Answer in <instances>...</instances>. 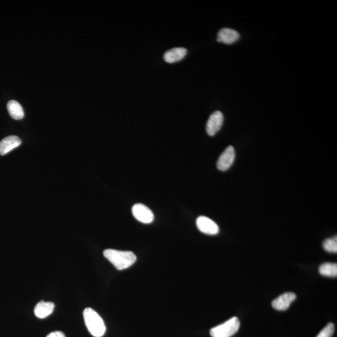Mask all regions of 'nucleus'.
I'll return each instance as SVG.
<instances>
[{
    "mask_svg": "<svg viewBox=\"0 0 337 337\" xmlns=\"http://www.w3.org/2000/svg\"><path fill=\"white\" fill-rule=\"evenodd\" d=\"M104 256L119 271L129 268L137 260L136 255L131 251H121L115 249H106Z\"/></svg>",
    "mask_w": 337,
    "mask_h": 337,
    "instance_id": "obj_1",
    "label": "nucleus"
},
{
    "mask_svg": "<svg viewBox=\"0 0 337 337\" xmlns=\"http://www.w3.org/2000/svg\"><path fill=\"white\" fill-rule=\"evenodd\" d=\"M84 319L88 331L93 336L101 337L106 332V326L102 318L95 310L87 308L83 312Z\"/></svg>",
    "mask_w": 337,
    "mask_h": 337,
    "instance_id": "obj_2",
    "label": "nucleus"
},
{
    "mask_svg": "<svg viewBox=\"0 0 337 337\" xmlns=\"http://www.w3.org/2000/svg\"><path fill=\"white\" fill-rule=\"evenodd\" d=\"M240 327L238 317H233L220 326L214 327L210 331L212 337H231L236 334Z\"/></svg>",
    "mask_w": 337,
    "mask_h": 337,
    "instance_id": "obj_3",
    "label": "nucleus"
},
{
    "mask_svg": "<svg viewBox=\"0 0 337 337\" xmlns=\"http://www.w3.org/2000/svg\"><path fill=\"white\" fill-rule=\"evenodd\" d=\"M132 212L134 217L142 223L150 224L154 221V216L152 210L144 204L138 203L134 205Z\"/></svg>",
    "mask_w": 337,
    "mask_h": 337,
    "instance_id": "obj_4",
    "label": "nucleus"
},
{
    "mask_svg": "<svg viewBox=\"0 0 337 337\" xmlns=\"http://www.w3.org/2000/svg\"><path fill=\"white\" fill-rule=\"evenodd\" d=\"M198 229L202 233L208 235H216L219 233V228L216 222L205 216H200L196 220Z\"/></svg>",
    "mask_w": 337,
    "mask_h": 337,
    "instance_id": "obj_5",
    "label": "nucleus"
},
{
    "mask_svg": "<svg viewBox=\"0 0 337 337\" xmlns=\"http://www.w3.org/2000/svg\"><path fill=\"white\" fill-rule=\"evenodd\" d=\"M235 150L233 146H228L222 153L217 162V167L219 170L226 171L228 170L233 165L235 159Z\"/></svg>",
    "mask_w": 337,
    "mask_h": 337,
    "instance_id": "obj_6",
    "label": "nucleus"
},
{
    "mask_svg": "<svg viewBox=\"0 0 337 337\" xmlns=\"http://www.w3.org/2000/svg\"><path fill=\"white\" fill-rule=\"evenodd\" d=\"M224 122V116L221 111L212 113L208 119L206 124V131L208 135L213 136L221 130Z\"/></svg>",
    "mask_w": 337,
    "mask_h": 337,
    "instance_id": "obj_7",
    "label": "nucleus"
},
{
    "mask_svg": "<svg viewBox=\"0 0 337 337\" xmlns=\"http://www.w3.org/2000/svg\"><path fill=\"white\" fill-rule=\"evenodd\" d=\"M295 293L287 292L282 294L279 297L272 301V307L279 311L288 310L291 303L296 299Z\"/></svg>",
    "mask_w": 337,
    "mask_h": 337,
    "instance_id": "obj_8",
    "label": "nucleus"
},
{
    "mask_svg": "<svg viewBox=\"0 0 337 337\" xmlns=\"http://www.w3.org/2000/svg\"><path fill=\"white\" fill-rule=\"evenodd\" d=\"M240 35L235 30L224 28L219 31L217 41L226 45L234 44L240 39Z\"/></svg>",
    "mask_w": 337,
    "mask_h": 337,
    "instance_id": "obj_9",
    "label": "nucleus"
},
{
    "mask_svg": "<svg viewBox=\"0 0 337 337\" xmlns=\"http://www.w3.org/2000/svg\"><path fill=\"white\" fill-rule=\"evenodd\" d=\"M21 144L20 138L16 136H9L0 142V155H5Z\"/></svg>",
    "mask_w": 337,
    "mask_h": 337,
    "instance_id": "obj_10",
    "label": "nucleus"
},
{
    "mask_svg": "<svg viewBox=\"0 0 337 337\" xmlns=\"http://www.w3.org/2000/svg\"><path fill=\"white\" fill-rule=\"evenodd\" d=\"M187 52V49L185 48H174L165 52L164 59L167 63H176V62L180 61L184 59Z\"/></svg>",
    "mask_w": 337,
    "mask_h": 337,
    "instance_id": "obj_11",
    "label": "nucleus"
},
{
    "mask_svg": "<svg viewBox=\"0 0 337 337\" xmlns=\"http://www.w3.org/2000/svg\"><path fill=\"white\" fill-rule=\"evenodd\" d=\"M54 308V304L53 303L40 301L36 305L34 310L35 314L39 319H45V318L48 317L49 315L52 314Z\"/></svg>",
    "mask_w": 337,
    "mask_h": 337,
    "instance_id": "obj_12",
    "label": "nucleus"
},
{
    "mask_svg": "<svg viewBox=\"0 0 337 337\" xmlns=\"http://www.w3.org/2000/svg\"><path fill=\"white\" fill-rule=\"evenodd\" d=\"M7 109L12 118L20 120L24 118V111L22 106L15 100H11L7 104Z\"/></svg>",
    "mask_w": 337,
    "mask_h": 337,
    "instance_id": "obj_13",
    "label": "nucleus"
},
{
    "mask_svg": "<svg viewBox=\"0 0 337 337\" xmlns=\"http://www.w3.org/2000/svg\"><path fill=\"white\" fill-rule=\"evenodd\" d=\"M320 274L329 277H337V265L335 263H325L319 267Z\"/></svg>",
    "mask_w": 337,
    "mask_h": 337,
    "instance_id": "obj_14",
    "label": "nucleus"
},
{
    "mask_svg": "<svg viewBox=\"0 0 337 337\" xmlns=\"http://www.w3.org/2000/svg\"><path fill=\"white\" fill-rule=\"evenodd\" d=\"M323 247L327 252L337 253V236L334 238L327 239L323 243Z\"/></svg>",
    "mask_w": 337,
    "mask_h": 337,
    "instance_id": "obj_15",
    "label": "nucleus"
},
{
    "mask_svg": "<svg viewBox=\"0 0 337 337\" xmlns=\"http://www.w3.org/2000/svg\"><path fill=\"white\" fill-rule=\"evenodd\" d=\"M334 325L332 323H329L316 337H332L334 333Z\"/></svg>",
    "mask_w": 337,
    "mask_h": 337,
    "instance_id": "obj_16",
    "label": "nucleus"
},
{
    "mask_svg": "<svg viewBox=\"0 0 337 337\" xmlns=\"http://www.w3.org/2000/svg\"><path fill=\"white\" fill-rule=\"evenodd\" d=\"M47 337H66L63 332L60 331H56L51 332L49 335H48Z\"/></svg>",
    "mask_w": 337,
    "mask_h": 337,
    "instance_id": "obj_17",
    "label": "nucleus"
}]
</instances>
